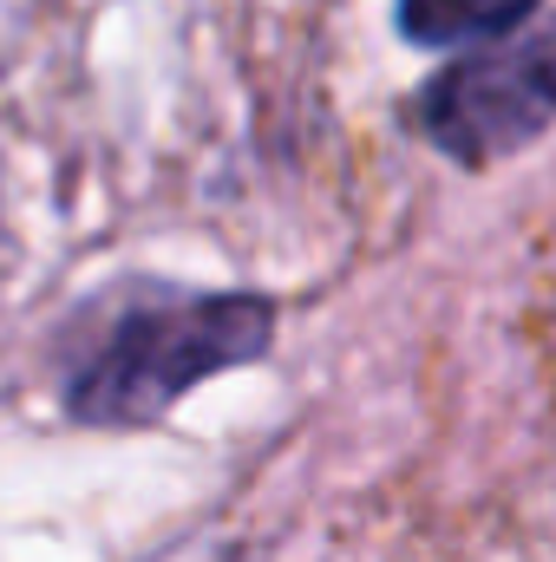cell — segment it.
<instances>
[{
    "label": "cell",
    "instance_id": "1",
    "mask_svg": "<svg viewBox=\"0 0 556 562\" xmlns=\"http://www.w3.org/2000/svg\"><path fill=\"white\" fill-rule=\"evenodd\" d=\"M276 307L263 294H138L66 386L73 419L151 425L190 386L269 347Z\"/></svg>",
    "mask_w": 556,
    "mask_h": 562
},
{
    "label": "cell",
    "instance_id": "2",
    "mask_svg": "<svg viewBox=\"0 0 556 562\" xmlns=\"http://www.w3.org/2000/svg\"><path fill=\"white\" fill-rule=\"evenodd\" d=\"M556 119V26L445 66L419 92V125L458 164H491Z\"/></svg>",
    "mask_w": 556,
    "mask_h": 562
},
{
    "label": "cell",
    "instance_id": "3",
    "mask_svg": "<svg viewBox=\"0 0 556 562\" xmlns=\"http://www.w3.org/2000/svg\"><path fill=\"white\" fill-rule=\"evenodd\" d=\"M537 0H400V26L419 46H471L511 33Z\"/></svg>",
    "mask_w": 556,
    "mask_h": 562
}]
</instances>
